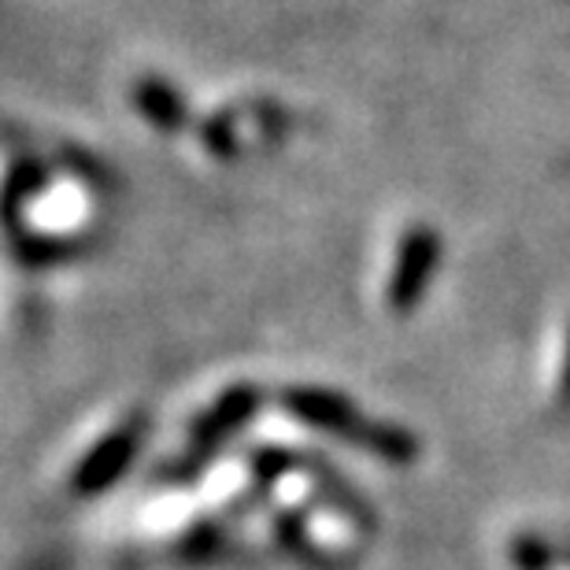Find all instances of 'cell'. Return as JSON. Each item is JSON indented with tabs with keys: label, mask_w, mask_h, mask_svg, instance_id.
Here are the masks:
<instances>
[{
	"label": "cell",
	"mask_w": 570,
	"mask_h": 570,
	"mask_svg": "<svg viewBox=\"0 0 570 570\" xmlns=\"http://www.w3.org/2000/svg\"><path fill=\"white\" fill-rule=\"evenodd\" d=\"M134 441H138V433L130 426H119L105 433L94 449H86V455L78 460L75 466V485L82 489V493H97V489H105L111 478H119L127 471L130 455H134Z\"/></svg>",
	"instance_id": "3957f363"
},
{
	"label": "cell",
	"mask_w": 570,
	"mask_h": 570,
	"mask_svg": "<svg viewBox=\"0 0 570 570\" xmlns=\"http://www.w3.org/2000/svg\"><path fill=\"white\" fill-rule=\"evenodd\" d=\"M94 186L67 170V178L56 181H33L27 193V226L33 237H71L89 215H94Z\"/></svg>",
	"instance_id": "6da1fadb"
},
{
	"label": "cell",
	"mask_w": 570,
	"mask_h": 570,
	"mask_svg": "<svg viewBox=\"0 0 570 570\" xmlns=\"http://www.w3.org/2000/svg\"><path fill=\"white\" fill-rule=\"evenodd\" d=\"M293 419H301L304 426L326 430V433H352L356 430V407L345 396L326 393V390H296L285 396Z\"/></svg>",
	"instance_id": "277c9868"
},
{
	"label": "cell",
	"mask_w": 570,
	"mask_h": 570,
	"mask_svg": "<svg viewBox=\"0 0 570 570\" xmlns=\"http://www.w3.org/2000/svg\"><path fill=\"white\" fill-rule=\"evenodd\" d=\"M138 108L145 119L159 122V127H175L181 119V100L170 94L167 82H156V78H148V82L138 86Z\"/></svg>",
	"instance_id": "5b68a950"
},
{
	"label": "cell",
	"mask_w": 570,
	"mask_h": 570,
	"mask_svg": "<svg viewBox=\"0 0 570 570\" xmlns=\"http://www.w3.org/2000/svg\"><path fill=\"white\" fill-rule=\"evenodd\" d=\"M438 253H441V242L430 226H407L401 245H396V253H393L390 278H385V304H390L396 315L412 312V307L423 301L426 285L433 278V267H438Z\"/></svg>",
	"instance_id": "7a4b0ae2"
},
{
	"label": "cell",
	"mask_w": 570,
	"mask_h": 570,
	"mask_svg": "<svg viewBox=\"0 0 570 570\" xmlns=\"http://www.w3.org/2000/svg\"><path fill=\"white\" fill-rule=\"evenodd\" d=\"M552 393H556V404L570 407V326H567V337H563V356H560V367H556Z\"/></svg>",
	"instance_id": "8992f818"
}]
</instances>
